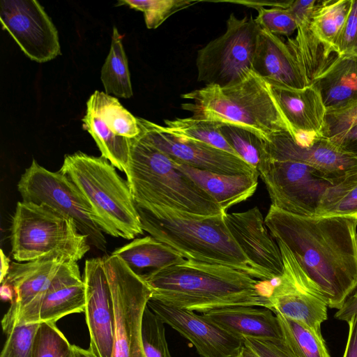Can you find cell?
Wrapping results in <instances>:
<instances>
[{
	"instance_id": "27",
	"label": "cell",
	"mask_w": 357,
	"mask_h": 357,
	"mask_svg": "<svg viewBox=\"0 0 357 357\" xmlns=\"http://www.w3.org/2000/svg\"><path fill=\"white\" fill-rule=\"evenodd\" d=\"M112 254L119 257L141 276L177 264L185 259L176 250L151 236L134 239Z\"/></svg>"
},
{
	"instance_id": "20",
	"label": "cell",
	"mask_w": 357,
	"mask_h": 357,
	"mask_svg": "<svg viewBox=\"0 0 357 357\" xmlns=\"http://www.w3.org/2000/svg\"><path fill=\"white\" fill-rule=\"evenodd\" d=\"M284 273L271 298V310L321 332L327 319V304L306 291L296 279L289 266L283 262Z\"/></svg>"
},
{
	"instance_id": "1",
	"label": "cell",
	"mask_w": 357,
	"mask_h": 357,
	"mask_svg": "<svg viewBox=\"0 0 357 357\" xmlns=\"http://www.w3.org/2000/svg\"><path fill=\"white\" fill-rule=\"evenodd\" d=\"M264 221L291 253L303 287L339 310L357 287V217L298 215L271 205Z\"/></svg>"
},
{
	"instance_id": "31",
	"label": "cell",
	"mask_w": 357,
	"mask_h": 357,
	"mask_svg": "<svg viewBox=\"0 0 357 357\" xmlns=\"http://www.w3.org/2000/svg\"><path fill=\"white\" fill-rule=\"evenodd\" d=\"M164 122L165 126L160 127L166 132L177 137L201 142L238 156L220 132L222 123L192 116L166 119Z\"/></svg>"
},
{
	"instance_id": "8",
	"label": "cell",
	"mask_w": 357,
	"mask_h": 357,
	"mask_svg": "<svg viewBox=\"0 0 357 357\" xmlns=\"http://www.w3.org/2000/svg\"><path fill=\"white\" fill-rule=\"evenodd\" d=\"M226 31L197 52V80L222 88L245 79L252 70L261 27L252 15L242 19L230 14Z\"/></svg>"
},
{
	"instance_id": "2",
	"label": "cell",
	"mask_w": 357,
	"mask_h": 357,
	"mask_svg": "<svg viewBox=\"0 0 357 357\" xmlns=\"http://www.w3.org/2000/svg\"><path fill=\"white\" fill-rule=\"evenodd\" d=\"M142 277L151 298L202 314L234 306L271 310L277 284V280H261L230 266L189 259Z\"/></svg>"
},
{
	"instance_id": "13",
	"label": "cell",
	"mask_w": 357,
	"mask_h": 357,
	"mask_svg": "<svg viewBox=\"0 0 357 357\" xmlns=\"http://www.w3.org/2000/svg\"><path fill=\"white\" fill-rule=\"evenodd\" d=\"M0 21L23 52L43 63L61 54L56 28L36 0H2Z\"/></svg>"
},
{
	"instance_id": "15",
	"label": "cell",
	"mask_w": 357,
	"mask_h": 357,
	"mask_svg": "<svg viewBox=\"0 0 357 357\" xmlns=\"http://www.w3.org/2000/svg\"><path fill=\"white\" fill-rule=\"evenodd\" d=\"M147 306L165 323L188 340L202 357H236L243 344L238 337L203 314L153 298Z\"/></svg>"
},
{
	"instance_id": "40",
	"label": "cell",
	"mask_w": 357,
	"mask_h": 357,
	"mask_svg": "<svg viewBox=\"0 0 357 357\" xmlns=\"http://www.w3.org/2000/svg\"><path fill=\"white\" fill-rule=\"evenodd\" d=\"M39 324L14 327L7 335L0 357H31L33 339Z\"/></svg>"
},
{
	"instance_id": "34",
	"label": "cell",
	"mask_w": 357,
	"mask_h": 357,
	"mask_svg": "<svg viewBox=\"0 0 357 357\" xmlns=\"http://www.w3.org/2000/svg\"><path fill=\"white\" fill-rule=\"evenodd\" d=\"M357 217V174L330 187L325 192L316 216Z\"/></svg>"
},
{
	"instance_id": "22",
	"label": "cell",
	"mask_w": 357,
	"mask_h": 357,
	"mask_svg": "<svg viewBox=\"0 0 357 357\" xmlns=\"http://www.w3.org/2000/svg\"><path fill=\"white\" fill-rule=\"evenodd\" d=\"M85 306V285L77 263L66 261L45 294L39 321L56 323L68 314L84 312Z\"/></svg>"
},
{
	"instance_id": "26",
	"label": "cell",
	"mask_w": 357,
	"mask_h": 357,
	"mask_svg": "<svg viewBox=\"0 0 357 357\" xmlns=\"http://www.w3.org/2000/svg\"><path fill=\"white\" fill-rule=\"evenodd\" d=\"M312 17L298 20L295 38H289L286 42L310 85L338 56L314 33L311 27Z\"/></svg>"
},
{
	"instance_id": "6",
	"label": "cell",
	"mask_w": 357,
	"mask_h": 357,
	"mask_svg": "<svg viewBox=\"0 0 357 357\" xmlns=\"http://www.w3.org/2000/svg\"><path fill=\"white\" fill-rule=\"evenodd\" d=\"M59 171L84 195L102 231L125 239L143 234L128 183L107 160L77 151L65 155Z\"/></svg>"
},
{
	"instance_id": "44",
	"label": "cell",
	"mask_w": 357,
	"mask_h": 357,
	"mask_svg": "<svg viewBox=\"0 0 357 357\" xmlns=\"http://www.w3.org/2000/svg\"><path fill=\"white\" fill-rule=\"evenodd\" d=\"M329 139L341 151L357 160V123Z\"/></svg>"
},
{
	"instance_id": "45",
	"label": "cell",
	"mask_w": 357,
	"mask_h": 357,
	"mask_svg": "<svg viewBox=\"0 0 357 357\" xmlns=\"http://www.w3.org/2000/svg\"><path fill=\"white\" fill-rule=\"evenodd\" d=\"M319 1L320 0H292L287 9L289 10L297 22L299 20L312 17Z\"/></svg>"
},
{
	"instance_id": "28",
	"label": "cell",
	"mask_w": 357,
	"mask_h": 357,
	"mask_svg": "<svg viewBox=\"0 0 357 357\" xmlns=\"http://www.w3.org/2000/svg\"><path fill=\"white\" fill-rule=\"evenodd\" d=\"M100 79L108 95L123 98L133 95L122 36L116 27L113 29L110 50L102 67Z\"/></svg>"
},
{
	"instance_id": "37",
	"label": "cell",
	"mask_w": 357,
	"mask_h": 357,
	"mask_svg": "<svg viewBox=\"0 0 357 357\" xmlns=\"http://www.w3.org/2000/svg\"><path fill=\"white\" fill-rule=\"evenodd\" d=\"M70 346L55 322L42 321L34 336L31 357H65Z\"/></svg>"
},
{
	"instance_id": "39",
	"label": "cell",
	"mask_w": 357,
	"mask_h": 357,
	"mask_svg": "<svg viewBox=\"0 0 357 357\" xmlns=\"http://www.w3.org/2000/svg\"><path fill=\"white\" fill-rule=\"evenodd\" d=\"M256 21L261 29L276 36H289L297 30L298 24L287 8H259Z\"/></svg>"
},
{
	"instance_id": "18",
	"label": "cell",
	"mask_w": 357,
	"mask_h": 357,
	"mask_svg": "<svg viewBox=\"0 0 357 357\" xmlns=\"http://www.w3.org/2000/svg\"><path fill=\"white\" fill-rule=\"evenodd\" d=\"M266 158L275 160H291L315 167L337 180L357 174V160L341 151L329 139L314 137L305 144L297 143L288 132L268 137Z\"/></svg>"
},
{
	"instance_id": "9",
	"label": "cell",
	"mask_w": 357,
	"mask_h": 357,
	"mask_svg": "<svg viewBox=\"0 0 357 357\" xmlns=\"http://www.w3.org/2000/svg\"><path fill=\"white\" fill-rule=\"evenodd\" d=\"M114 307L112 357H146L142 342V321L152 291L142 276L119 257H103Z\"/></svg>"
},
{
	"instance_id": "14",
	"label": "cell",
	"mask_w": 357,
	"mask_h": 357,
	"mask_svg": "<svg viewBox=\"0 0 357 357\" xmlns=\"http://www.w3.org/2000/svg\"><path fill=\"white\" fill-rule=\"evenodd\" d=\"M68 261L46 258L24 263L12 262L1 283L14 291L10 305L1 320L8 335L19 325L40 323L41 303L47 289L63 264Z\"/></svg>"
},
{
	"instance_id": "21",
	"label": "cell",
	"mask_w": 357,
	"mask_h": 357,
	"mask_svg": "<svg viewBox=\"0 0 357 357\" xmlns=\"http://www.w3.org/2000/svg\"><path fill=\"white\" fill-rule=\"evenodd\" d=\"M272 89L295 140L321 135L326 109L317 89L312 85L302 89L278 86H272Z\"/></svg>"
},
{
	"instance_id": "49",
	"label": "cell",
	"mask_w": 357,
	"mask_h": 357,
	"mask_svg": "<svg viewBox=\"0 0 357 357\" xmlns=\"http://www.w3.org/2000/svg\"><path fill=\"white\" fill-rule=\"evenodd\" d=\"M0 256H1V275H0V282L1 283L3 282L7 274L8 273L10 264V259L3 253L2 249L0 250Z\"/></svg>"
},
{
	"instance_id": "38",
	"label": "cell",
	"mask_w": 357,
	"mask_h": 357,
	"mask_svg": "<svg viewBox=\"0 0 357 357\" xmlns=\"http://www.w3.org/2000/svg\"><path fill=\"white\" fill-rule=\"evenodd\" d=\"M164 322L148 306L142 321V342L146 357H172Z\"/></svg>"
},
{
	"instance_id": "41",
	"label": "cell",
	"mask_w": 357,
	"mask_h": 357,
	"mask_svg": "<svg viewBox=\"0 0 357 357\" xmlns=\"http://www.w3.org/2000/svg\"><path fill=\"white\" fill-rule=\"evenodd\" d=\"M357 123V100L342 107L327 111L321 136L331 139Z\"/></svg>"
},
{
	"instance_id": "36",
	"label": "cell",
	"mask_w": 357,
	"mask_h": 357,
	"mask_svg": "<svg viewBox=\"0 0 357 357\" xmlns=\"http://www.w3.org/2000/svg\"><path fill=\"white\" fill-rule=\"evenodd\" d=\"M197 1L185 0H121L117 6L126 5L144 13L146 26L154 29L175 13Z\"/></svg>"
},
{
	"instance_id": "48",
	"label": "cell",
	"mask_w": 357,
	"mask_h": 357,
	"mask_svg": "<svg viewBox=\"0 0 357 357\" xmlns=\"http://www.w3.org/2000/svg\"><path fill=\"white\" fill-rule=\"evenodd\" d=\"M65 357H96L89 349H84L71 344L70 349Z\"/></svg>"
},
{
	"instance_id": "16",
	"label": "cell",
	"mask_w": 357,
	"mask_h": 357,
	"mask_svg": "<svg viewBox=\"0 0 357 357\" xmlns=\"http://www.w3.org/2000/svg\"><path fill=\"white\" fill-rule=\"evenodd\" d=\"M224 218L250 266L264 280L280 278L284 273L282 254L258 207L243 212L227 213Z\"/></svg>"
},
{
	"instance_id": "24",
	"label": "cell",
	"mask_w": 357,
	"mask_h": 357,
	"mask_svg": "<svg viewBox=\"0 0 357 357\" xmlns=\"http://www.w3.org/2000/svg\"><path fill=\"white\" fill-rule=\"evenodd\" d=\"M173 162L219 204L224 213L252 196L257 187L259 174H220Z\"/></svg>"
},
{
	"instance_id": "51",
	"label": "cell",
	"mask_w": 357,
	"mask_h": 357,
	"mask_svg": "<svg viewBox=\"0 0 357 357\" xmlns=\"http://www.w3.org/2000/svg\"><path fill=\"white\" fill-rule=\"evenodd\" d=\"M236 357H260L249 347L243 344Z\"/></svg>"
},
{
	"instance_id": "46",
	"label": "cell",
	"mask_w": 357,
	"mask_h": 357,
	"mask_svg": "<svg viewBox=\"0 0 357 357\" xmlns=\"http://www.w3.org/2000/svg\"><path fill=\"white\" fill-rule=\"evenodd\" d=\"M347 323L349 333L343 357H357V314Z\"/></svg>"
},
{
	"instance_id": "32",
	"label": "cell",
	"mask_w": 357,
	"mask_h": 357,
	"mask_svg": "<svg viewBox=\"0 0 357 357\" xmlns=\"http://www.w3.org/2000/svg\"><path fill=\"white\" fill-rule=\"evenodd\" d=\"M351 6V0L320 1L312 15L311 27L313 31L320 40L335 50Z\"/></svg>"
},
{
	"instance_id": "3",
	"label": "cell",
	"mask_w": 357,
	"mask_h": 357,
	"mask_svg": "<svg viewBox=\"0 0 357 357\" xmlns=\"http://www.w3.org/2000/svg\"><path fill=\"white\" fill-rule=\"evenodd\" d=\"M135 204L142 229L184 258L230 266L264 280L250 266L225 223V214L204 215L167 206Z\"/></svg>"
},
{
	"instance_id": "4",
	"label": "cell",
	"mask_w": 357,
	"mask_h": 357,
	"mask_svg": "<svg viewBox=\"0 0 357 357\" xmlns=\"http://www.w3.org/2000/svg\"><path fill=\"white\" fill-rule=\"evenodd\" d=\"M181 98L193 101L183 103L181 108L190 112L194 118L241 126L265 140L282 132L294 137L271 85L254 71L234 86L206 85Z\"/></svg>"
},
{
	"instance_id": "25",
	"label": "cell",
	"mask_w": 357,
	"mask_h": 357,
	"mask_svg": "<svg viewBox=\"0 0 357 357\" xmlns=\"http://www.w3.org/2000/svg\"><path fill=\"white\" fill-rule=\"evenodd\" d=\"M312 85L319 91L327 111L357 100V56L338 55Z\"/></svg>"
},
{
	"instance_id": "47",
	"label": "cell",
	"mask_w": 357,
	"mask_h": 357,
	"mask_svg": "<svg viewBox=\"0 0 357 357\" xmlns=\"http://www.w3.org/2000/svg\"><path fill=\"white\" fill-rule=\"evenodd\" d=\"M357 314V291L349 296L343 305L337 311L335 318L348 322Z\"/></svg>"
},
{
	"instance_id": "43",
	"label": "cell",
	"mask_w": 357,
	"mask_h": 357,
	"mask_svg": "<svg viewBox=\"0 0 357 357\" xmlns=\"http://www.w3.org/2000/svg\"><path fill=\"white\" fill-rule=\"evenodd\" d=\"M243 344L260 357H296L284 342L280 340H268L252 337H243Z\"/></svg>"
},
{
	"instance_id": "23",
	"label": "cell",
	"mask_w": 357,
	"mask_h": 357,
	"mask_svg": "<svg viewBox=\"0 0 357 357\" xmlns=\"http://www.w3.org/2000/svg\"><path fill=\"white\" fill-rule=\"evenodd\" d=\"M234 306L202 314L230 333L241 337L280 340L282 329L275 314L266 307Z\"/></svg>"
},
{
	"instance_id": "17",
	"label": "cell",
	"mask_w": 357,
	"mask_h": 357,
	"mask_svg": "<svg viewBox=\"0 0 357 357\" xmlns=\"http://www.w3.org/2000/svg\"><path fill=\"white\" fill-rule=\"evenodd\" d=\"M85 315L90 335L89 350L96 357H112L114 345V307L103 258L86 260Z\"/></svg>"
},
{
	"instance_id": "19",
	"label": "cell",
	"mask_w": 357,
	"mask_h": 357,
	"mask_svg": "<svg viewBox=\"0 0 357 357\" xmlns=\"http://www.w3.org/2000/svg\"><path fill=\"white\" fill-rule=\"evenodd\" d=\"M252 70L272 86L302 89L310 85L287 43L261 28Z\"/></svg>"
},
{
	"instance_id": "11",
	"label": "cell",
	"mask_w": 357,
	"mask_h": 357,
	"mask_svg": "<svg viewBox=\"0 0 357 357\" xmlns=\"http://www.w3.org/2000/svg\"><path fill=\"white\" fill-rule=\"evenodd\" d=\"M257 170L266 185L271 205L304 216H316L325 192L342 181L315 167L291 160H275L264 157Z\"/></svg>"
},
{
	"instance_id": "5",
	"label": "cell",
	"mask_w": 357,
	"mask_h": 357,
	"mask_svg": "<svg viewBox=\"0 0 357 357\" xmlns=\"http://www.w3.org/2000/svg\"><path fill=\"white\" fill-rule=\"evenodd\" d=\"M125 174L135 203L204 215L225 214L169 156L139 135L130 139V156Z\"/></svg>"
},
{
	"instance_id": "12",
	"label": "cell",
	"mask_w": 357,
	"mask_h": 357,
	"mask_svg": "<svg viewBox=\"0 0 357 357\" xmlns=\"http://www.w3.org/2000/svg\"><path fill=\"white\" fill-rule=\"evenodd\" d=\"M137 120L139 135L175 162L220 174H259L256 168L236 155L201 142L175 137L144 119Z\"/></svg>"
},
{
	"instance_id": "35",
	"label": "cell",
	"mask_w": 357,
	"mask_h": 357,
	"mask_svg": "<svg viewBox=\"0 0 357 357\" xmlns=\"http://www.w3.org/2000/svg\"><path fill=\"white\" fill-rule=\"evenodd\" d=\"M220 132L238 157L257 169L266 155V141L257 133L241 126L222 123Z\"/></svg>"
},
{
	"instance_id": "50",
	"label": "cell",
	"mask_w": 357,
	"mask_h": 357,
	"mask_svg": "<svg viewBox=\"0 0 357 357\" xmlns=\"http://www.w3.org/2000/svg\"><path fill=\"white\" fill-rule=\"evenodd\" d=\"M1 296L3 299L11 302L14 297V291L9 284L1 283Z\"/></svg>"
},
{
	"instance_id": "10",
	"label": "cell",
	"mask_w": 357,
	"mask_h": 357,
	"mask_svg": "<svg viewBox=\"0 0 357 357\" xmlns=\"http://www.w3.org/2000/svg\"><path fill=\"white\" fill-rule=\"evenodd\" d=\"M17 187L23 202L46 204L73 219L89 244L101 251L107 250L106 238L93 220L88 202L72 181L59 170L51 172L33 159Z\"/></svg>"
},
{
	"instance_id": "42",
	"label": "cell",
	"mask_w": 357,
	"mask_h": 357,
	"mask_svg": "<svg viewBox=\"0 0 357 357\" xmlns=\"http://www.w3.org/2000/svg\"><path fill=\"white\" fill-rule=\"evenodd\" d=\"M335 48L337 55L357 56V0H351L349 16Z\"/></svg>"
},
{
	"instance_id": "7",
	"label": "cell",
	"mask_w": 357,
	"mask_h": 357,
	"mask_svg": "<svg viewBox=\"0 0 357 357\" xmlns=\"http://www.w3.org/2000/svg\"><path fill=\"white\" fill-rule=\"evenodd\" d=\"M11 253L18 262L56 258L77 262L90 250L75 221L46 204L18 202L10 227Z\"/></svg>"
},
{
	"instance_id": "33",
	"label": "cell",
	"mask_w": 357,
	"mask_h": 357,
	"mask_svg": "<svg viewBox=\"0 0 357 357\" xmlns=\"http://www.w3.org/2000/svg\"><path fill=\"white\" fill-rule=\"evenodd\" d=\"M275 315L283 340L296 357H330L321 332L280 314Z\"/></svg>"
},
{
	"instance_id": "30",
	"label": "cell",
	"mask_w": 357,
	"mask_h": 357,
	"mask_svg": "<svg viewBox=\"0 0 357 357\" xmlns=\"http://www.w3.org/2000/svg\"><path fill=\"white\" fill-rule=\"evenodd\" d=\"M86 109L100 116L116 135L132 139L140 133L137 117L125 109L117 98L106 93L96 91L88 100Z\"/></svg>"
},
{
	"instance_id": "29",
	"label": "cell",
	"mask_w": 357,
	"mask_h": 357,
	"mask_svg": "<svg viewBox=\"0 0 357 357\" xmlns=\"http://www.w3.org/2000/svg\"><path fill=\"white\" fill-rule=\"evenodd\" d=\"M82 122L83 128L95 140L101 156L115 168L126 172L130 156V139L114 135L100 117L89 109Z\"/></svg>"
}]
</instances>
